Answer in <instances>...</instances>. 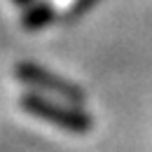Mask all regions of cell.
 <instances>
[{
  "instance_id": "6da1fadb",
  "label": "cell",
  "mask_w": 152,
  "mask_h": 152,
  "mask_svg": "<svg viewBox=\"0 0 152 152\" xmlns=\"http://www.w3.org/2000/svg\"><path fill=\"white\" fill-rule=\"evenodd\" d=\"M21 108L26 110V113L35 115L40 119H45V122H49V124H56L61 129H66V131H73V133H84L89 131L91 126H94V122H91V117L87 113H82V110H77V108H66V105H56V103H52V101H47V98H42V96H23L21 98Z\"/></svg>"
},
{
  "instance_id": "7a4b0ae2",
  "label": "cell",
  "mask_w": 152,
  "mask_h": 152,
  "mask_svg": "<svg viewBox=\"0 0 152 152\" xmlns=\"http://www.w3.org/2000/svg\"><path fill=\"white\" fill-rule=\"evenodd\" d=\"M17 75H19L21 82H26V84H35L38 89L52 91V94L61 96V98H66V101H70V103H82V101H84L82 89H77L75 84H70V82H66V80H61V77L47 73V70L40 68V66L21 63V66H17Z\"/></svg>"
},
{
  "instance_id": "3957f363",
  "label": "cell",
  "mask_w": 152,
  "mask_h": 152,
  "mask_svg": "<svg viewBox=\"0 0 152 152\" xmlns=\"http://www.w3.org/2000/svg\"><path fill=\"white\" fill-rule=\"evenodd\" d=\"M52 17V12L47 10V7H35L28 17H26V26H31V28H40V26H45L47 21Z\"/></svg>"
},
{
  "instance_id": "277c9868",
  "label": "cell",
  "mask_w": 152,
  "mask_h": 152,
  "mask_svg": "<svg viewBox=\"0 0 152 152\" xmlns=\"http://www.w3.org/2000/svg\"><path fill=\"white\" fill-rule=\"evenodd\" d=\"M19 2H23V0H19Z\"/></svg>"
}]
</instances>
